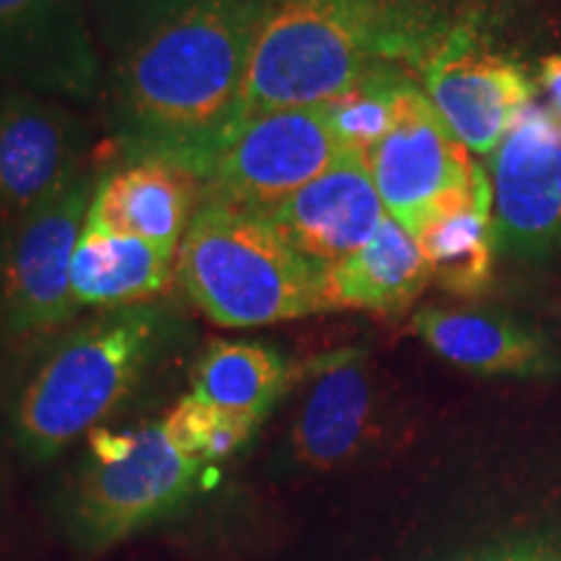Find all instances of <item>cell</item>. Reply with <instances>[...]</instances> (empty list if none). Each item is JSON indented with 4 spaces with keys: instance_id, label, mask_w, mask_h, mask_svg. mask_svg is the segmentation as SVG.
Masks as SVG:
<instances>
[{
    "instance_id": "cell-17",
    "label": "cell",
    "mask_w": 561,
    "mask_h": 561,
    "mask_svg": "<svg viewBox=\"0 0 561 561\" xmlns=\"http://www.w3.org/2000/svg\"><path fill=\"white\" fill-rule=\"evenodd\" d=\"M432 280L419 240L396 219H385L375 237L333 265L322 280L328 310H409Z\"/></svg>"
},
{
    "instance_id": "cell-23",
    "label": "cell",
    "mask_w": 561,
    "mask_h": 561,
    "mask_svg": "<svg viewBox=\"0 0 561 561\" xmlns=\"http://www.w3.org/2000/svg\"><path fill=\"white\" fill-rule=\"evenodd\" d=\"M172 3L174 0H87L110 53L117 50L138 26H144Z\"/></svg>"
},
{
    "instance_id": "cell-12",
    "label": "cell",
    "mask_w": 561,
    "mask_h": 561,
    "mask_svg": "<svg viewBox=\"0 0 561 561\" xmlns=\"http://www.w3.org/2000/svg\"><path fill=\"white\" fill-rule=\"evenodd\" d=\"M79 117L39 91L0 94V221L45 203L83 172Z\"/></svg>"
},
{
    "instance_id": "cell-4",
    "label": "cell",
    "mask_w": 561,
    "mask_h": 561,
    "mask_svg": "<svg viewBox=\"0 0 561 561\" xmlns=\"http://www.w3.org/2000/svg\"><path fill=\"white\" fill-rule=\"evenodd\" d=\"M178 278L221 328H261L328 312L325 273L261 214L203 201L178 250Z\"/></svg>"
},
{
    "instance_id": "cell-15",
    "label": "cell",
    "mask_w": 561,
    "mask_h": 561,
    "mask_svg": "<svg viewBox=\"0 0 561 561\" xmlns=\"http://www.w3.org/2000/svg\"><path fill=\"white\" fill-rule=\"evenodd\" d=\"M310 390L291 430V453L312 471H331L362 450L371 419L364 351L343 348L310 364Z\"/></svg>"
},
{
    "instance_id": "cell-20",
    "label": "cell",
    "mask_w": 561,
    "mask_h": 561,
    "mask_svg": "<svg viewBox=\"0 0 561 561\" xmlns=\"http://www.w3.org/2000/svg\"><path fill=\"white\" fill-rule=\"evenodd\" d=\"M297 367L257 341H216L193 371V392L224 411L261 421L291 388Z\"/></svg>"
},
{
    "instance_id": "cell-8",
    "label": "cell",
    "mask_w": 561,
    "mask_h": 561,
    "mask_svg": "<svg viewBox=\"0 0 561 561\" xmlns=\"http://www.w3.org/2000/svg\"><path fill=\"white\" fill-rule=\"evenodd\" d=\"M364 164L390 219L413 237L442 210L471 198L486 174L413 81L401 91L390 133Z\"/></svg>"
},
{
    "instance_id": "cell-6",
    "label": "cell",
    "mask_w": 561,
    "mask_h": 561,
    "mask_svg": "<svg viewBox=\"0 0 561 561\" xmlns=\"http://www.w3.org/2000/svg\"><path fill=\"white\" fill-rule=\"evenodd\" d=\"M96 180L83 170L0 231V325L5 339L60 331L79 314L70 261L87 224Z\"/></svg>"
},
{
    "instance_id": "cell-16",
    "label": "cell",
    "mask_w": 561,
    "mask_h": 561,
    "mask_svg": "<svg viewBox=\"0 0 561 561\" xmlns=\"http://www.w3.org/2000/svg\"><path fill=\"white\" fill-rule=\"evenodd\" d=\"M178 276V252L94 224L83 231L70 261V291L79 307H133L157 301Z\"/></svg>"
},
{
    "instance_id": "cell-21",
    "label": "cell",
    "mask_w": 561,
    "mask_h": 561,
    "mask_svg": "<svg viewBox=\"0 0 561 561\" xmlns=\"http://www.w3.org/2000/svg\"><path fill=\"white\" fill-rule=\"evenodd\" d=\"M409 81V73H375L325 104L343 151L367 159L396 123L398 100Z\"/></svg>"
},
{
    "instance_id": "cell-24",
    "label": "cell",
    "mask_w": 561,
    "mask_h": 561,
    "mask_svg": "<svg viewBox=\"0 0 561 561\" xmlns=\"http://www.w3.org/2000/svg\"><path fill=\"white\" fill-rule=\"evenodd\" d=\"M553 546L557 543L543 541V538H515V541L479 546L450 561H546Z\"/></svg>"
},
{
    "instance_id": "cell-18",
    "label": "cell",
    "mask_w": 561,
    "mask_h": 561,
    "mask_svg": "<svg viewBox=\"0 0 561 561\" xmlns=\"http://www.w3.org/2000/svg\"><path fill=\"white\" fill-rule=\"evenodd\" d=\"M413 328L442 359L481 375H543L553 367L541 335L504 314L424 307Z\"/></svg>"
},
{
    "instance_id": "cell-9",
    "label": "cell",
    "mask_w": 561,
    "mask_h": 561,
    "mask_svg": "<svg viewBox=\"0 0 561 561\" xmlns=\"http://www.w3.org/2000/svg\"><path fill=\"white\" fill-rule=\"evenodd\" d=\"M424 91L455 138L473 153H494L523 110L533 81L466 16L424 68Z\"/></svg>"
},
{
    "instance_id": "cell-2",
    "label": "cell",
    "mask_w": 561,
    "mask_h": 561,
    "mask_svg": "<svg viewBox=\"0 0 561 561\" xmlns=\"http://www.w3.org/2000/svg\"><path fill=\"white\" fill-rule=\"evenodd\" d=\"M458 0H257L242 117L328 104L375 73H424Z\"/></svg>"
},
{
    "instance_id": "cell-10",
    "label": "cell",
    "mask_w": 561,
    "mask_h": 561,
    "mask_svg": "<svg viewBox=\"0 0 561 561\" xmlns=\"http://www.w3.org/2000/svg\"><path fill=\"white\" fill-rule=\"evenodd\" d=\"M496 250L515 257L561 252V125L528 104L491 159Z\"/></svg>"
},
{
    "instance_id": "cell-5",
    "label": "cell",
    "mask_w": 561,
    "mask_h": 561,
    "mask_svg": "<svg viewBox=\"0 0 561 561\" xmlns=\"http://www.w3.org/2000/svg\"><path fill=\"white\" fill-rule=\"evenodd\" d=\"M210 466L187 458L161 421L89 434V455L62 496L68 538L87 553L115 549L178 515L203 489Z\"/></svg>"
},
{
    "instance_id": "cell-22",
    "label": "cell",
    "mask_w": 561,
    "mask_h": 561,
    "mask_svg": "<svg viewBox=\"0 0 561 561\" xmlns=\"http://www.w3.org/2000/svg\"><path fill=\"white\" fill-rule=\"evenodd\" d=\"M161 426L182 455L203 466H214L240 453L255 437L261 421L224 411L219 405L203 401L195 392H187L161 419Z\"/></svg>"
},
{
    "instance_id": "cell-1",
    "label": "cell",
    "mask_w": 561,
    "mask_h": 561,
    "mask_svg": "<svg viewBox=\"0 0 561 561\" xmlns=\"http://www.w3.org/2000/svg\"><path fill=\"white\" fill-rule=\"evenodd\" d=\"M257 0H174L112 50L110 110L123 159L203 174L242 117Z\"/></svg>"
},
{
    "instance_id": "cell-3",
    "label": "cell",
    "mask_w": 561,
    "mask_h": 561,
    "mask_svg": "<svg viewBox=\"0 0 561 561\" xmlns=\"http://www.w3.org/2000/svg\"><path fill=\"white\" fill-rule=\"evenodd\" d=\"M174 328L159 301L100 310L66 328L13 392V450L34 466L60 458L140 388L172 346Z\"/></svg>"
},
{
    "instance_id": "cell-11",
    "label": "cell",
    "mask_w": 561,
    "mask_h": 561,
    "mask_svg": "<svg viewBox=\"0 0 561 561\" xmlns=\"http://www.w3.org/2000/svg\"><path fill=\"white\" fill-rule=\"evenodd\" d=\"M0 81L91 102L102 62L76 0H0Z\"/></svg>"
},
{
    "instance_id": "cell-19",
    "label": "cell",
    "mask_w": 561,
    "mask_h": 561,
    "mask_svg": "<svg viewBox=\"0 0 561 561\" xmlns=\"http://www.w3.org/2000/svg\"><path fill=\"white\" fill-rule=\"evenodd\" d=\"M432 278L453 297H481L494 278L496 237L491 219V185L483 174L468 201L442 210L416 234Z\"/></svg>"
},
{
    "instance_id": "cell-26",
    "label": "cell",
    "mask_w": 561,
    "mask_h": 561,
    "mask_svg": "<svg viewBox=\"0 0 561 561\" xmlns=\"http://www.w3.org/2000/svg\"><path fill=\"white\" fill-rule=\"evenodd\" d=\"M546 561H561V543L553 546V551L546 557Z\"/></svg>"
},
{
    "instance_id": "cell-13",
    "label": "cell",
    "mask_w": 561,
    "mask_h": 561,
    "mask_svg": "<svg viewBox=\"0 0 561 561\" xmlns=\"http://www.w3.org/2000/svg\"><path fill=\"white\" fill-rule=\"evenodd\" d=\"M265 219L305 261L328 273L375 237L388 210L364 159L343 153L331 170L278 203Z\"/></svg>"
},
{
    "instance_id": "cell-25",
    "label": "cell",
    "mask_w": 561,
    "mask_h": 561,
    "mask_svg": "<svg viewBox=\"0 0 561 561\" xmlns=\"http://www.w3.org/2000/svg\"><path fill=\"white\" fill-rule=\"evenodd\" d=\"M538 81H541L546 100H549V107L546 110L561 125V55H546L538 62Z\"/></svg>"
},
{
    "instance_id": "cell-7",
    "label": "cell",
    "mask_w": 561,
    "mask_h": 561,
    "mask_svg": "<svg viewBox=\"0 0 561 561\" xmlns=\"http://www.w3.org/2000/svg\"><path fill=\"white\" fill-rule=\"evenodd\" d=\"M325 104L265 110L221 140L201 174L203 201L265 216L343 157Z\"/></svg>"
},
{
    "instance_id": "cell-14",
    "label": "cell",
    "mask_w": 561,
    "mask_h": 561,
    "mask_svg": "<svg viewBox=\"0 0 561 561\" xmlns=\"http://www.w3.org/2000/svg\"><path fill=\"white\" fill-rule=\"evenodd\" d=\"M203 203V182L187 167L167 159H121L96 180L87 224L180 250Z\"/></svg>"
},
{
    "instance_id": "cell-27",
    "label": "cell",
    "mask_w": 561,
    "mask_h": 561,
    "mask_svg": "<svg viewBox=\"0 0 561 561\" xmlns=\"http://www.w3.org/2000/svg\"><path fill=\"white\" fill-rule=\"evenodd\" d=\"M5 341V333H3V325H0V343Z\"/></svg>"
}]
</instances>
